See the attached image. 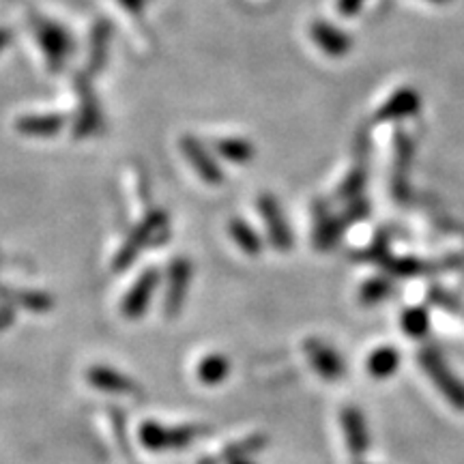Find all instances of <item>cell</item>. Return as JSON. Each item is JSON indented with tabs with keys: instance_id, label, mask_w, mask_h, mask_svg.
Returning <instances> with one entry per match:
<instances>
[{
	"instance_id": "obj_1",
	"label": "cell",
	"mask_w": 464,
	"mask_h": 464,
	"mask_svg": "<svg viewBox=\"0 0 464 464\" xmlns=\"http://www.w3.org/2000/svg\"><path fill=\"white\" fill-rule=\"evenodd\" d=\"M417 359H420L423 374L430 379L440 396L448 400L456 411L464 413V381L450 368L445 357L434 346H423Z\"/></svg>"
},
{
	"instance_id": "obj_2",
	"label": "cell",
	"mask_w": 464,
	"mask_h": 464,
	"mask_svg": "<svg viewBox=\"0 0 464 464\" xmlns=\"http://www.w3.org/2000/svg\"><path fill=\"white\" fill-rule=\"evenodd\" d=\"M205 434L202 426H161L158 421H144L138 430V439L150 451L183 450Z\"/></svg>"
},
{
	"instance_id": "obj_3",
	"label": "cell",
	"mask_w": 464,
	"mask_h": 464,
	"mask_svg": "<svg viewBox=\"0 0 464 464\" xmlns=\"http://www.w3.org/2000/svg\"><path fill=\"white\" fill-rule=\"evenodd\" d=\"M166 213L161 211L150 213L147 219H142V222L130 232V237H127L119 252H116L114 269H125V266H130L131 260L136 258L144 247L158 241L160 232L166 230Z\"/></svg>"
},
{
	"instance_id": "obj_4",
	"label": "cell",
	"mask_w": 464,
	"mask_h": 464,
	"mask_svg": "<svg viewBox=\"0 0 464 464\" xmlns=\"http://www.w3.org/2000/svg\"><path fill=\"white\" fill-rule=\"evenodd\" d=\"M304 353L314 372L327 382H338L346 374V363L334 346L324 344L318 338H307L304 342Z\"/></svg>"
},
{
	"instance_id": "obj_5",
	"label": "cell",
	"mask_w": 464,
	"mask_h": 464,
	"mask_svg": "<svg viewBox=\"0 0 464 464\" xmlns=\"http://www.w3.org/2000/svg\"><path fill=\"white\" fill-rule=\"evenodd\" d=\"M258 211L265 219V228H266V235H269L271 246L280 249V252H288V249H293L295 246L293 232H290V226L286 222V216H284L280 202L269 194L260 196Z\"/></svg>"
},
{
	"instance_id": "obj_6",
	"label": "cell",
	"mask_w": 464,
	"mask_h": 464,
	"mask_svg": "<svg viewBox=\"0 0 464 464\" xmlns=\"http://www.w3.org/2000/svg\"><path fill=\"white\" fill-rule=\"evenodd\" d=\"M340 426L342 434H344L348 451H351L357 460H362L370 450V428L368 421H365V415L357 409V406H344V409L340 411Z\"/></svg>"
},
{
	"instance_id": "obj_7",
	"label": "cell",
	"mask_w": 464,
	"mask_h": 464,
	"mask_svg": "<svg viewBox=\"0 0 464 464\" xmlns=\"http://www.w3.org/2000/svg\"><path fill=\"white\" fill-rule=\"evenodd\" d=\"M191 284V263L185 258H177L168 269V286L164 297V310L168 318H174L183 310L185 297Z\"/></svg>"
},
{
	"instance_id": "obj_8",
	"label": "cell",
	"mask_w": 464,
	"mask_h": 464,
	"mask_svg": "<svg viewBox=\"0 0 464 464\" xmlns=\"http://www.w3.org/2000/svg\"><path fill=\"white\" fill-rule=\"evenodd\" d=\"M34 34H37L39 45H42L45 58H48L50 67L58 69L65 61V56L72 50V42H69V34L63 31L61 26L52 24L45 20H33Z\"/></svg>"
},
{
	"instance_id": "obj_9",
	"label": "cell",
	"mask_w": 464,
	"mask_h": 464,
	"mask_svg": "<svg viewBox=\"0 0 464 464\" xmlns=\"http://www.w3.org/2000/svg\"><path fill=\"white\" fill-rule=\"evenodd\" d=\"M160 284V271L158 269H147L138 277L136 284L130 288V293L125 295L123 304H121V312L125 318H140L150 304L155 288Z\"/></svg>"
},
{
	"instance_id": "obj_10",
	"label": "cell",
	"mask_w": 464,
	"mask_h": 464,
	"mask_svg": "<svg viewBox=\"0 0 464 464\" xmlns=\"http://www.w3.org/2000/svg\"><path fill=\"white\" fill-rule=\"evenodd\" d=\"M181 150H183L185 160L189 161L191 168H194L196 174H198L202 181H207L211 185H218L224 181L222 168L218 166V161L208 155V150L202 147L196 138L185 136L181 140Z\"/></svg>"
},
{
	"instance_id": "obj_11",
	"label": "cell",
	"mask_w": 464,
	"mask_h": 464,
	"mask_svg": "<svg viewBox=\"0 0 464 464\" xmlns=\"http://www.w3.org/2000/svg\"><path fill=\"white\" fill-rule=\"evenodd\" d=\"M310 34L318 48H321L324 54L332 56V58L346 56L353 48V39L348 37V33H344L342 28L332 24V22L316 20L310 28Z\"/></svg>"
},
{
	"instance_id": "obj_12",
	"label": "cell",
	"mask_w": 464,
	"mask_h": 464,
	"mask_svg": "<svg viewBox=\"0 0 464 464\" xmlns=\"http://www.w3.org/2000/svg\"><path fill=\"white\" fill-rule=\"evenodd\" d=\"M421 108V97L420 92L415 89H409V86H404V89H400L393 92V95L382 103L379 112H376V119L379 121H402V119H409V116H415L420 112Z\"/></svg>"
},
{
	"instance_id": "obj_13",
	"label": "cell",
	"mask_w": 464,
	"mask_h": 464,
	"mask_svg": "<svg viewBox=\"0 0 464 464\" xmlns=\"http://www.w3.org/2000/svg\"><path fill=\"white\" fill-rule=\"evenodd\" d=\"M86 379L92 387H97L100 392L108 393H121V396H127V393H136L140 387L133 382L130 376L119 372V370L108 368V365H92L86 372Z\"/></svg>"
},
{
	"instance_id": "obj_14",
	"label": "cell",
	"mask_w": 464,
	"mask_h": 464,
	"mask_svg": "<svg viewBox=\"0 0 464 464\" xmlns=\"http://www.w3.org/2000/svg\"><path fill=\"white\" fill-rule=\"evenodd\" d=\"M402 363V355L398 348L393 346H379L370 353L368 362H365V370L372 376L374 381H387L400 370Z\"/></svg>"
},
{
	"instance_id": "obj_15",
	"label": "cell",
	"mask_w": 464,
	"mask_h": 464,
	"mask_svg": "<svg viewBox=\"0 0 464 464\" xmlns=\"http://www.w3.org/2000/svg\"><path fill=\"white\" fill-rule=\"evenodd\" d=\"M230 374V359L222 355V353H211V355L202 357L198 368H196V376L202 385L216 387L228 379Z\"/></svg>"
},
{
	"instance_id": "obj_16",
	"label": "cell",
	"mask_w": 464,
	"mask_h": 464,
	"mask_svg": "<svg viewBox=\"0 0 464 464\" xmlns=\"http://www.w3.org/2000/svg\"><path fill=\"white\" fill-rule=\"evenodd\" d=\"M65 119L61 114H28L17 119V131L26 136H54L63 130Z\"/></svg>"
},
{
	"instance_id": "obj_17",
	"label": "cell",
	"mask_w": 464,
	"mask_h": 464,
	"mask_svg": "<svg viewBox=\"0 0 464 464\" xmlns=\"http://www.w3.org/2000/svg\"><path fill=\"white\" fill-rule=\"evenodd\" d=\"M430 312L423 305H411L404 307V312L400 314V327L406 338L411 340H423L430 334Z\"/></svg>"
},
{
	"instance_id": "obj_18",
	"label": "cell",
	"mask_w": 464,
	"mask_h": 464,
	"mask_svg": "<svg viewBox=\"0 0 464 464\" xmlns=\"http://www.w3.org/2000/svg\"><path fill=\"white\" fill-rule=\"evenodd\" d=\"M266 443H269L266 434H249V437H246V439L230 443L228 448L219 454V458H216V460L219 464V462L241 460V458H252V456L260 454V451L266 448Z\"/></svg>"
},
{
	"instance_id": "obj_19",
	"label": "cell",
	"mask_w": 464,
	"mask_h": 464,
	"mask_svg": "<svg viewBox=\"0 0 464 464\" xmlns=\"http://www.w3.org/2000/svg\"><path fill=\"white\" fill-rule=\"evenodd\" d=\"M80 91H82V97H80V114L78 121H75V136L84 138L89 136L100 127V108H97L95 100L91 97L89 89L84 84H80Z\"/></svg>"
},
{
	"instance_id": "obj_20",
	"label": "cell",
	"mask_w": 464,
	"mask_h": 464,
	"mask_svg": "<svg viewBox=\"0 0 464 464\" xmlns=\"http://www.w3.org/2000/svg\"><path fill=\"white\" fill-rule=\"evenodd\" d=\"M228 232L232 241L237 243V247H239L241 252H246L247 256H258V254L263 252V239H260L258 232L247 222H243V219H230Z\"/></svg>"
},
{
	"instance_id": "obj_21",
	"label": "cell",
	"mask_w": 464,
	"mask_h": 464,
	"mask_svg": "<svg viewBox=\"0 0 464 464\" xmlns=\"http://www.w3.org/2000/svg\"><path fill=\"white\" fill-rule=\"evenodd\" d=\"M393 295V282L390 277L385 276H376V277H370V280H365L362 286H359V304L370 307V305H376V304H382V301H387Z\"/></svg>"
},
{
	"instance_id": "obj_22",
	"label": "cell",
	"mask_w": 464,
	"mask_h": 464,
	"mask_svg": "<svg viewBox=\"0 0 464 464\" xmlns=\"http://www.w3.org/2000/svg\"><path fill=\"white\" fill-rule=\"evenodd\" d=\"M376 263H381L387 269V274L396 277H417L426 271V265L420 258L411 256H390V254H381L376 258Z\"/></svg>"
},
{
	"instance_id": "obj_23",
	"label": "cell",
	"mask_w": 464,
	"mask_h": 464,
	"mask_svg": "<svg viewBox=\"0 0 464 464\" xmlns=\"http://www.w3.org/2000/svg\"><path fill=\"white\" fill-rule=\"evenodd\" d=\"M108 42H110V26L100 24L91 34V44H89L91 54H89V63H86V72L89 73H97L103 63H106Z\"/></svg>"
},
{
	"instance_id": "obj_24",
	"label": "cell",
	"mask_w": 464,
	"mask_h": 464,
	"mask_svg": "<svg viewBox=\"0 0 464 464\" xmlns=\"http://www.w3.org/2000/svg\"><path fill=\"white\" fill-rule=\"evenodd\" d=\"M218 153L232 164H247L254 158V147L246 138H226V140L218 142Z\"/></svg>"
},
{
	"instance_id": "obj_25",
	"label": "cell",
	"mask_w": 464,
	"mask_h": 464,
	"mask_svg": "<svg viewBox=\"0 0 464 464\" xmlns=\"http://www.w3.org/2000/svg\"><path fill=\"white\" fill-rule=\"evenodd\" d=\"M342 230V224L338 219L329 218L327 213L316 218V247L318 249H332L338 241Z\"/></svg>"
},
{
	"instance_id": "obj_26",
	"label": "cell",
	"mask_w": 464,
	"mask_h": 464,
	"mask_svg": "<svg viewBox=\"0 0 464 464\" xmlns=\"http://www.w3.org/2000/svg\"><path fill=\"white\" fill-rule=\"evenodd\" d=\"M428 299H430V304H434L445 312H451V314L460 312V301H458L454 295L445 293V290H440V288H432V293L428 295Z\"/></svg>"
},
{
	"instance_id": "obj_27",
	"label": "cell",
	"mask_w": 464,
	"mask_h": 464,
	"mask_svg": "<svg viewBox=\"0 0 464 464\" xmlns=\"http://www.w3.org/2000/svg\"><path fill=\"white\" fill-rule=\"evenodd\" d=\"M365 0H338V11L342 15L346 17H353L357 15L359 11H362Z\"/></svg>"
},
{
	"instance_id": "obj_28",
	"label": "cell",
	"mask_w": 464,
	"mask_h": 464,
	"mask_svg": "<svg viewBox=\"0 0 464 464\" xmlns=\"http://www.w3.org/2000/svg\"><path fill=\"white\" fill-rule=\"evenodd\" d=\"M121 5H123L125 9H130V11H138V14H140L142 11V5H144V0H119Z\"/></svg>"
},
{
	"instance_id": "obj_29",
	"label": "cell",
	"mask_w": 464,
	"mask_h": 464,
	"mask_svg": "<svg viewBox=\"0 0 464 464\" xmlns=\"http://www.w3.org/2000/svg\"><path fill=\"white\" fill-rule=\"evenodd\" d=\"M11 318H14V314H11L7 307H0V329H3L5 324H9Z\"/></svg>"
},
{
	"instance_id": "obj_30",
	"label": "cell",
	"mask_w": 464,
	"mask_h": 464,
	"mask_svg": "<svg viewBox=\"0 0 464 464\" xmlns=\"http://www.w3.org/2000/svg\"><path fill=\"white\" fill-rule=\"evenodd\" d=\"M9 39H11L9 31H3V28H0V52H3L5 48H7V45H9Z\"/></svg>"
},
{
	"instance_id": "obj_31",
	"label": "cell",
	"mask_w": 464,
	"mask_h": 464,
	"mask_svg": "<svg viewBox=\"0 0 464 464\" xmlns=\"http://www.w3.org/2000/svg\"><path fill=\"white\" fill-rule=\"evenodd\" d=\"M228 464H256L252 460V458H241V460H235V462H228Z\"/></svg>"
},
{
	"instance_id": "obj_32",
	"label": "cell",
	"mask_w": 464,
	"mask_h": 464,
	"mask_svg": "<svg viewBox=\"0 0 464 464\" xmlns=\"http://www.w3.org/2000/svg\"><path fill=\"white\" fill-rule=\"evenodd\" d=\"M432 3H439L440 5V3H448V0H432Z\"/></svg>"
},
{
	"instance_id": "obj_33",
	"label": "cell",
	"mask_w": 464,
	"mask_h": 464,
	"mask_svg": "<svg viewBox=\"0 0 464 464\" xmlns=\"http://www.w3.org/2000/svg\"><path fill=\"white\" fill-rule=\"evenodd\" d=\"M355 464H368V462H362V460H357V462H355Z\"/></svg>"
}]
</instances>
